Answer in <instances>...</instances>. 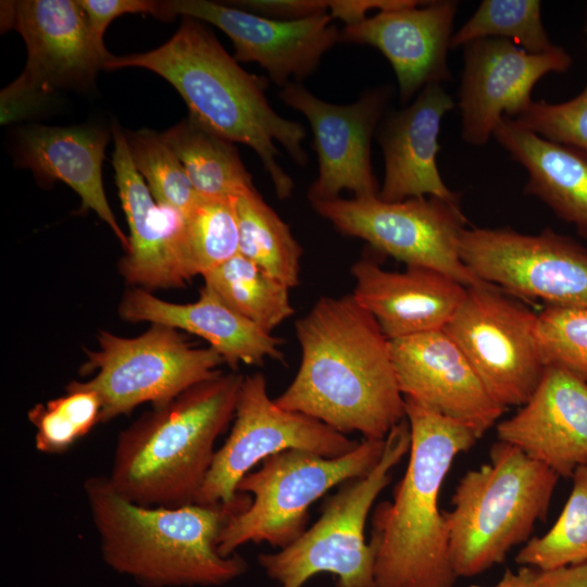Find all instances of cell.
I'll use <instances>...</instances> for the list:
<instances>
[{
  "label": "cell",
  "mask_w": 587,
  "mask_h": 587,
  "mask_svg": "<svg viewBox=\"0 0 587 587\" xmlns=\"http://www.w3.org/2000/svg\"><path fill=\"white\" fill-rule=\"evenodd\" d=\"M464 265L484 283L548 305L587 307V249L547 227L537 235L512 228H464Z\"/></svg>",
  "instance_id": "cell-13"
},
{
  "label": "cell",
  "mask_w": 587,
  "mask_h": 587,
  "mask_svg": "<svg viewBox=\"0 0 587 587\" xmlns=\"http://www.w3.org/2000/svg\"><path fill=\"white\" fill-rule=\"evenodd\" d=\"M165 10L168 20L180 14L220 28L230 38L237 62H257L280 87L290 83L289 77L310 75L340 40L328 12L282 21L207 0L165 1Z\"/></svg>",
  "instance_id": "cell-17"
},
{
  "label": "cell",
  "mask_w": 587,
  "mask_h": 587,
  "mask_svg": "<svg viewBox=\"0 0 587 587\" xmlns=\"http://www.w3.org/2000/svg\"><path fill=\"white\" fill-rule=\"evenodd\" d=\"M101 415L99 396L78 380L71 382L66 395L37 404L28 412L36 428V449L49 454L65 452L101 422Z\"/></svg>",
  "instance_id": "cell-32"
},
{
  "label": "cell",
  "mask_w": 587,
  "mask_h": 587,
  "mask_svg": "<svg viewBox=\"0 0 587 587\" xmlns=\"http://www.w3.org/2000/svg\"><path fill=\"white\" fill-rule=\"evenodd\" d=\"M142 67L165 78L183 97L189 114L215 134L243 143L259 155L278 198L290 197L295 184L278 164L280 143L300 165L305 128L278 115L265 97L267 80L245 71L215 36L195 18L185 17L161 47L124 57L109 55L102 67Z\"/></svg>",
  "instance_id": "cell-3"
},
{
  "label": "cell",
  "mask_w": 587,
  "mask_h": 587,
  "mask_svg": "<svg viewBox=\"0 0 587 587\" xmlns=\"http://www.w3.org/2000/svg\"><path fill=\"white\" fill-rule=\"evenodd\" d=\"M312 207L342 234L361 238L408 266L437 271L467 288L487 284L473 275L460 257L459 238L466 224L460 201L339 197Z\"/></svg>",
  "instance_id": "cell-11"
},
{
  "label": "cell",
  "mask_w": 587,
  "mask_h": 587,
  "mask_svg": "<svg viewBox=\"0 0 587 587\" xmlns=\"http://www.w3.org/2000/svg\"><path fill=\"white\" fill-rule=\"evenodd\" d=\"M112 164L129 226V249L120 262L128 284L146 289L182 287L195 275L186 242L185 216L158 204L133 164L126 135L113 127Z\"/></svg>",
  "instance_id": "cell-19"
},
{
  "label": "cell",
  "mask_w": 587,
  "mask_h": 587,
  "mask_svg": "<svg viewBox=\"0 0 587 587\" xmlns=\"http://www.w3.org/2000/svg\"><path fill=\"white\" fill-rule=\"evenodd\" d=\"M78 2L86 13L96 42L101 47H104L102 38L108 25L123 14L148 13L160 20L168 21L165 1L78 0Z\"/></svg>",
  "instance_id": "cell-37"
},
{
  "label": "cell",
  "mask_w": 587,
  "mask_h": 587,
  "mask_svg": "<svg viewBox=\"0 0 587 587\" xmlns=\"http://www.w3.org/2000/svg\"><path fill=\"white\" fill-rule=\"evenodd\" d=\"M514 121L544 139L587 154V83L564 102L533 101Z\"/></svg>",
  "instance_id": "cell-36"
},
{
  "label": "cell",
  "mask_w": 587,
  "mask_h": 587,
  "mask_svg": "<svg viewBox=\"0 0 587 587\" xmlns=\"http://www.w3.org/2000/svg\"><path fill=\"white\" fill-rule=\"evenodd\" d=\"M132 161L158 204L188 213L200 195L193 188L177 155L162 137L150 129L126 135Z\"/></svg>",
  "instance_id": "cell-34"
},
{
  "label": "cell",
  "mask_w": 587,
  "mask_h": 587,
  "mask_svg": "<svg viewBox=\"0 0 587 587\" xmlns=\"http://www.w3.org/2000/svg\"><path fill=\"white\" fill-rule=\"evenodd\" d=\"M492 136L525 168L524 191L587 239V154L544 139L507 116Z\"/></svg>",
  "instance_id": "cell-26"
},
{
  "label": "cell",
  "mask_w": 587,
  "mask_h": 587,
  "mask_svg": "<svg viewBox=\"0 0 587 587\" xmlns=\"http://www.w3.org/2000/svg\"><path fill=\"white\" fill-rule=\"evenodd\" d=\"M227 305L266 333L294 314L286 285L238 253L202 275Z\"/></svg>",
  "instance_id": "cell-29"
},
{
  "label": "cell",
  "mask_w": 587,
  "mask_h": 587,
  "mask_svg": "<svg viewBox=\"0 0 587 587\" xmlns=\"http://www.w3.org/2000/svg\"><path fill=\"white\" fill-rule=\"evenodd\" d=\"M351 274L355 280L351 295L389 340L444 329L467 289L430 268L390 272L371 259L354 263Z\"/></svg>",
  "instance_id": "cell-22"
},
{
  "label": "cell",
  "mask_w": 587,
  "mask_h": 587,
  "mask_svg": "<svg viewBox=\"0 0 587 587\" xmlns=\"http://www.w3.org/2000/svg\"><path fill=\"white\" fill-rule=\"evenodd\" d=\"M454 105L441 84H430L409 107L389 115L378 135L385 160L379 199L399 202L436 197L460 201L459 195L444 183L437 166L441 121Z\"/></svg>",
  "instance_id": "cell-23"
},
{
  "label": "cell",
  "mask_w": 587,
  "mask_h": 587,
  "mask_svg": "<svg viewBox=\"0 0 587 587\" xmlns=\"http://www.w3.org/2000/svg\"><path fill=\"white\" fill-rule=\"evenodd\" d=\"M490 462L467 471L444 512L449 558L458 577L501 563L548 514L559 476L519 448L498 440Z\"/></svg>",
  "instance_id": "cell-6"
},
{
  "label": "cell",
  "mask_w": 587,
  "mask_h": 587,
  "mask_svg": "<svg viewBox=\"0 0 587 587\" xmlns=\"http://www.w3.org/2000/svg\"><path fill=\"white\" fill-rule=\"evenodd\" d=\"M497 438L570 478L587 464V383L546 366L529 400L500 422Z\"/></svg>",
  "instance_id": "cell-21"
},
{
  "label": "cell",
  "mask_w": 587,
  "mask_h": 587,
  "mask_svg": "<svg viewBox=\"0 0 587 587\" xmlns=\"http://www.w3.org/2000/svg\"><path fill=\"white\" fill-rule=\"evenodd\" d=\"M389 344L403 398L461 422L478 437L505 411L490 397L444 329L389 340Z\"/></svg>",
  "instance_id": "cell-18"
},
{
  "label": "cell",
  "mask_w": 587,
  "mask_h": 587,
  "mask_svg": "<svg viewBox=\"0 0 587 587\" xmlns=\"http://www.w3.org/2000/svg\"><path fill=\"white\" fill-rule=\"evenodd\" d=\"M415 0H327V10L333 18H339L347 25L355 24L371 10H392L416 4Z\"/></svg>",
  "instance_id": "cell-39"
},
{
  "label": "cell",
  "mask_w": 587,
  "mask_h": 587,
  "mask_svg": "<svg viewBox=\"0 0 587 587\" xmlns=\"http://www.w3.org/2000/svg\"><path fill=\"white\" fill-rule=\"evenodd\" d=\"M536 338L546 366L587 383V307L547 304L537 315Z\"/></svg>",
  "instance_id": "cell-35"
},
{
  "label": "cell",
  "mask_w": 587,
  "mask_h": 587,
  "mask_svg": "<svg viewBox=\"0 0 587 587\" xmlns=\"http://www.w3.org/2000/svg\"><path fill=\"white\" fill-rule=\"evenodd\" d=\"M570 497L552 527L529 539L515 560L521 565L554 571L587 562V464L572 475Z\"/></svg>",
  "instance_id": "cell-30"
},
{
  "label": "cell",
  "mask_w": 587,
  "mask_h": 587,
  "mask_svg": "<svg viewBox=\"0 0 587 587\" xmlns=\"http://www.w3.org/2000/svg\"><path fill=\"white\" fill-rule=\"evenodd\" d=\"M464 48V67L458 90L461 135L472 146H484L503 116L516 118L532 100L535 85L550 73L572 66L560 46L530 53L502 38H484Z\"/></svg>",
  "instance_id": "cell-15"
},
{
  "label": "cell",
  "mask_w": 587,
  "mask_h": 587,
  "mask_svg": "<svg viewBox=\"0 0 587 587\" xmlns=\"http://www.w3.org/2000/svg\"><path fill=\"white\" fill-rule=\"evenodd\" d=\"M239 253L288 288L299 284L302 248L289 226L250 188L234 199Z\"/></svg>",
  "instance_id": "cell-28"
},
{
  "label": "cell",
  "mask_w": 587,
  "mask_h": 587,
  "mask_svg": "<svg viewBox=\"0 0 587 587\" xmlns=\"http://www.w3.org/2000/svg\"><path fill=\"white\" fill-rule=\"evenodd\" d=\"M411 445L391 501L372 515L377 587H453L449 532L438 495L454 458L479 438L466 425L404 398Z\"/></svg>",
  "instance_id": "cell-4"
},
{
  "label": "cell",
  "mask_w": 587,
  "mask_h": 587,
  "mask_svg": "<svg viewBox=\"0 0 587 587\" xmlns=\"http://www.w3.org/2000/svg\"><path fill=\"white\" fill-rule=\"evenodd\" d=\"M384 448L385 439L363 438L357 449L338 458L287 449L264 459L237 485V492L250 495L252 501L225 525L220 553L229 557L247 542L288 547L307 530L310 505L335 486L367 475Z\"/></svg>",
  "instance_id": "cell-8"
},
{
  "label": "cell",
  "mask_w": 587,
  "mask_h": 587,
  "mask_svg": "<svg viewBox=\"0 0 587 587\" xmlns=\"http://www.w3.org/2000/svg\"><path fill=\"white\" fill-rule=\"evenodd\" d=\"M241 10L282 21L308 18L327 11V0H241L228 2Z\"/></svg>",
  "instance_id": "cell-38"
},
{
  "label": "cell",
  "mask_w": 587,
  "mask_h": 587,
  "mask_svg": "<svg viewBox=\"0 0 587 587\" xmlns=\"http://www.w3.org/2000/svg\"><path fill=\"white\" fill-rule=\"evenodd\" d=\"M410 445V426L404 419L386 436L383 455L367 475L341 484L325 500L321 517L291 545L259 554L266 576L279 587H303L321 573L333 574L336 587H377L375 553L365 542L364 527L373 503Z\"/></svg>",
  "instance_id": "cell-7"
},
{
  "label": "cell",
  "mask_w": 587,
  "mask_h": 587,
  "mask_svg": "<svg viewBox=\"0 0 587 587\" xmlns=\"http://www.w3.org/2000/svg\"><path fill=\"white\" fill-rule=\"evenodd\" d=\"M484 38L507 39L530 53H544L555 46L544 27L539 0L482 1L453 34L451 49Z\"/></svg>",
  "instance_id": "cell-31"
},
{
  "label": "cell",
  "mask_w": 587,
  "mask_h": 587,
  "mask_svg": "<svg viewBox=\"0 0 587 587\" xmlns=\"http://www.w3.org/2000/svg\"><path fill=\"white\" fill-rule=\"evenodd\" d=\"M296 334L299 369L277 405L364 439H385L405 419L389 339L352 295L319 299Z\"/></svg>",
  "instance_id": "cell-1"
},
{
  "label": "cell",
  "mask_w": 587,
  "mask_h": 587,
  "mask_svg": "<svg viewBox=\"0 0 587 587\" xmlns=\"http://www.w3.org/2000/svg\"><path fill=\"white\" fill-rule=\"evenodd\" d=\"M547 572L546 587H587V562Z\"/></svg>",
  "instance_id": "cell-41"
},
{
  "label": "cell",
  "mask_w": 587,
  "mask_h": 587,
  "mask_svg": "<svg viewBox=\"0 0 587 587\" xmlns=\"http://www.w3.org/2000/svg\"><path fill=\"white\" fill-rule=\"evenodd\" d=\"M458 7V1L438 0L378 11L345 26L340 41L379 50L395 71L399 98L405 103L427 85L450 80L447 55Z\"/></svg>",
  "instance_id": "cell-20"
},
{
  "label": "cell",
  "mask_w": 587,
  "mask_h": 587,
  "mask_svg": "<svg viewBox=\"0 0 587 587\" xmlns=\"http://www.w3.org/2000/svg\"><path fill=\"white\" fill-rule=\"evenodd\" d=\"M548 572L523 565L516 572L507 570L501 579L492 586L473 585L471 587H546Z\"/></svg>",
  "instance_id": "cell-40"
},
{
  "label": "cell",
  "mask_w": 587,
  "mask_h": 587,
  "mask_svg": "<svg viewBox=\"0 0 587 587\" xmlns=\"http://www.w3.org/2000/svg\"><path fill=\"white\" fill-rule=\"evenodd\" d=\"M108 138L93 126H33L21 134L20 163L41 179L67 184L80 197L82 210H92L128 251V237L115 220L102 183Z\"/></svg>",
  "instance_id": "cell-25"
},
{
  "label": "cell",
  "mask_w": 587,
  "mask_h": 587,
  "mask_svg": "<svg viewBox=\"0 0 587 587\" xmlns=\"http://www.w3.org/2000/svg\"><path fill=\"white\" fill-rule=\"evenodd\" d=\"M118 314L125 321L161 324L200 336L232 367L283 360L278 338L237 313L207 286L196 302L185 304L167 302L136 287L124 294Z\"/></svg>",
  "instance_id": "cell-24"
},
{
  "label": "cell",
  "mask_w": 587,
  "mask_h": 587,
  "mask_svg": "<svg viewBox=\"0 0 587 587\" xmlns=\"http://www.w3.org/2000/svg\"><path fill=\"white\" fill-rule=\"evenodd\" d=\"M185 242L193 275H204L239 253L233 200L201 197L185 215Z\"/></svg>",
  "instance_id": "cell-33"
},
{
  "label": "cell",
  "mask_w": 587,
  "mask_h": 587,
  "mask_svg": "<svg viewBox=\"0 0 587 587\" xmlns=\"http://www.w3.org/2000/svg\"><path fill=\"white\" fill-rule=\"evenodd\" d=\"M104 562L145 587L222 586L245 574L237 552L218 551L222 530L252 497L238 492L226 503L145 507L111 486L108 477L84 484Z\"/></svg>",
  "instance_id": "cell-2"
},
{
  "label": "cell",
  "mask_w": 587,
  "mask_h": 587,
  "mask_svg": "<svg viewBox=\"0 0 587 587\" xmlns=\"http://www.w3.org/2000/svg\"><path fill=\"white\" fill-rule=\"evenodd\" d=\"M162 137L201 197L233 200L254 187L234 142L215 134L191 114L162 133Z\"/></svg>",
  "instance_id": "cell-27"
},
{
  "label": "cell",
  "mask_w": 587,
  "mask_h": 587,
  "mask_svg": "<svg viewBox=\"0 0 587 587\" xmlns=\"http://www.w3.org/2000/svg\"><path fill=\"white\" fill-rule=\"evenodd\" d=\"M279 96L307 117L313 133L319 175L308 191L311 203L339 198L342 190L352 191L354 197L378 196L371 140L389 90L378 88L364 93L355 103L339 105L290 82L282 87Z\"/></svg>",
  "instance_id": "cell-16"
},
{
  "label": "cell",
  "mask_w": 587,
  "mask_h": 587,
  "mask_svg": "<svg viewBox=\"0 0 587 587\" xmlns=\"http://www.w3.org/2000/svg\"><path fill=\"white\" fill-rule=\"evenodd\" d=\"M234 419L228 438L215 451L196 503L230 502L238 494V483L257 463L284 450L338 458L360 445L320 420L277 405L268 396L262 373L243 377Z\"/></svg>",
  "instance_id": "cell-14"
},
{
  "label": "cell",
  "mask_w": 587,
  "mask_h": 587,
  "mask_svg": "<svg viewBox=\"0 0 587 587\" xmlns=\"http://www.w3.org/2000/svg\"><path fill=\"white\" fill-rule=\"evenodd\" d=\"M2 29L24 38L23 73L1 92V122L30 113L52 92L89 85L110 53L99 46L78 0L1 2Z\"/></svg>",
  "instance_id": "cell-10"
},
{
  "label": "cell",
  "mask_w": 587,
  "mask_h": 587,
  "mask_svg": "<svg viewBox=\"0 0 587 587\" xmlns=\"http://www.w3.org/2000/svg\"><path fill=\"white\" fill-rule=\"evenodd\" d=\"M99 349L87 351L80 374L95 373L83 387L93 390L102 403L101 423L127 414L145 402L162 407L188 388L221 372L223 358L211 347L195 348L177 329L152 326L125 338L100 330Z\"/></svg>",
  "instance_id": "cell-9"
},
{
  "label": "cell",
  "mask_w": 587,
  "mask_h": 587,
  "mask_svg": "<svg viewBox=\"0 0 587 587\" xmlns=\"http://www.w3.org/2000/svg\"><path fill=\"white\" fill-rule=\"evenodd\" d=\"M243 376L220 373L141 415L117 437L113 489L145 507L196 503L214 442L235 417Z\"/></svg>",
  "instance_id": "cell-5"
},
{
  "label": "cell",
  "mask_w": 587,
  "mask_h": 587,
  "mask_svg": "<svg viewBox=\"0 0 587 587\" xmlns=\"http://www.w3.org/2000/svg\"><path fill=\"white\" fill-rule=\"evenodd\" d=\"M536 322V314L485 284L466 289L444 330L490 397L507 409L525 404L544 375Z\"/></svg>",
  "instance_id": "cell-12"
}]
</instances>
